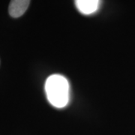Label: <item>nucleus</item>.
Here are the masks:
<instances>
[{"label": "nucleus", "mask_w": 135, "mask_h": 135, "mask_svg": "<svg viewBox=\"0 0 135 135\" xmlns=\"http://www.w3.org/2000/svg\"><path fill=\"white\" fill-rule=\"evenodd\" d=\"M45 92L49 102L55 107L62 108L69 101V83L62 75L53 74L47 79Z\"/></svg>", "instance_id": "f257e3e1"}, {"label": "nucleus", "mask_w": 135, "mask_h": 135, "mask_svg": "<svg viewBox=\"0 0 135 135\" xmlns=\"http://www.w3.org/2000/svg\"><path fill=\"white\" fill-rule=\"evenodd\" d=\"M101 0H74L77 10L85 15L95 13L100 8Z\"/></svg>", "instance_id": "f03ea898"}, {"label": "nucleus", "mask_w": 135, "mask_h": 135, "mask_svg": "<svg viewBox=\"0 0 135 135\" xmlns=\"http://www.w3.org/2000/svg\"><path fill=\"white\" fill-rule=\"evenodd\" d=\"M30 0H11L8 7V13L11 17L18 18L24 15L29 8Z\"/></svg>", "instance_id": "7ed1b4c3"}]
</instances>
